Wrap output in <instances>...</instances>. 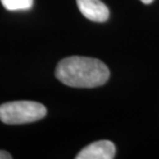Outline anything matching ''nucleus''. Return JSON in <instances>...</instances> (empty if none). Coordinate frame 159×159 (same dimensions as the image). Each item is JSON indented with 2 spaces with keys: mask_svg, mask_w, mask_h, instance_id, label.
I'll return each instance as SVG.
<instances>
[{
  "mask_svg": "<svg viewBox=\"0 0 159 159\" xmlns=\"http://www.w3.org/2000/svg\"><path fill=\"white\" fill-rule=\"evenodd\" d=\"M11 155L6 151L0 150V159H11Z\"/></svg>",
  "mask_w": 159,
  "mask_h": 159,
  "instance_id": "423d86ee",
  "label": "nucleus"
},
{
  "mask_svg": "<svg viewBox=\"0 0 159 159\" xmlns=\"http://www.w3.org/2000/svg\"><path fill=\"white\" fill-rule=\"evenodd\" d=\"M141 1L143 3H145V4H150V3H152L154 1V0H141Z\"/></svg>",
  "mask_w": 159,
  "mask_h": 159,
  "instance_id": "0eeeda50",
  "label": "nucleus"
},
{
  "mask_svg": "<svg viewBox=\"0 0 159 159\" xmlns=\"http://www.w3.org/2000/svg\"><path fill=\"white\" fill-rule=\"evenodd\" d=\"M47 109L35 101H11L0 106V120L9 125L35 122L44 118Z\"/></svg>",
  "mask_w": 159,
  "mask_h": 159,
  "instance_id": "f03ea898",
  "label": "nucleus"
},
{
  "mask_svg": "<svg viewBox=\"0 0 159 159\" xmlns=\"http://www.w3.org/2000/svg\"><path fill=\"white\" fill-rule=\"evenodd\" d=\"M116 154V147L114 143L107 139H102L85 147L75 156L77 159H113Z\"/></svg>",
  "mask_w": 159,
  "mask_h": 159,
  "instance_id": "7ed1b4c3",
  "label": "nucleus"
},
{
  "mask_svg": "<svg viewBox=\"0 0 159 159\" xmlns=\"http://www.w3.org/2000/svg\"><path fill=\"white\" fill-rule=\"evenodd\" d=\"M55 75L60 82L69 87L95 88L106 84L110 78V70L98 59L71 56L58 63Z\"/></svg>",
  "mask_w": 159,
  "mask_h": 159,
  "instance_id": "f257e3e1",
  "label": "nucleus"
},
{
  "mask_svg": "<svg viewBox=\"0 0 159 159\" xmlns=\"http://www.w3.org/2000/svg\"><path fill=\"white\" fill-rule=\"evenodd\" d=\"M7 11H27L33 5V0H0Z\"/></svg>",
  "mask_w": 159,
  "mask_h": 159,
  "instance_id": "39448f33",
  "label": "nucleus"
},
{
  "mask_svg": "<svg viewBox=\"0 0 159 159\" xmlns=\"http://www.w3.org/2000/svg\"><path fill=\"white\" fill-rule=\"evenodd\" d=\"M77 4L82 15L90 21L102 23L110 17L109 8L100 0H77Z\"/></svg>",
  "mask_w": 159,
  "mask_h": 159,
  "instance_id": "20e7f679",
  "label": "nucleus"
}]
</instances>
